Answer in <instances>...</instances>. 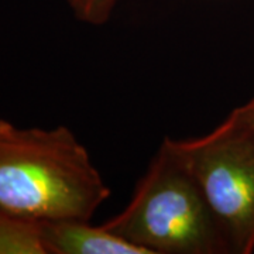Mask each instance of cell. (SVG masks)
Here are the masks:
<instances>
[{
	"mask_svg": "<svg viewBox=\"0 0 254 254\" xmlns=\"http://www.w3.org/2000/svg\"><path fill=\"white\" fill-rule=\"evenodd\" d=\"M110 196L71 128L0 119V208L37 220H91Z\"/></svg>",
	"mask_w": 254,
	"mask_h": 254,
	"instance_id": "1",
	"label": "cell"
},
{
	"mask_svg": "<svg viewBox=\"0 0 254 254\" xmlns=\"http://www.w3.org/2000/svg\"><path fill=\"white\" fill-rule=\"evenodd\" d=\"M102 226L148 254L233 253L199 185L163 140L126 208Z\"/></svg>",
	"mask_w": 254,
	"mask_h": 254,
	"instance_id": "2",
	"label": "cell"
},
{
	"mask_svg": "<svg viewBox=\"0 0 254 254\" xmlns=\"http://www.w3.org/2000/svg\"><path fill=\"white\" fill-rule=\"evenodd\" d=\"M226 233L232 252H254V130L229 115L205 136L170 138Z\"/></svg>",
	"mask_w": 254,
	"mask_h": 254,
	"instance_id": "3",
	"label": "cell"
},
{
	"mask_svg": "<svg viewBox=\"0 0 254 254\" xmlns=\"http://www.w3.org/2000/svg\"><path fill=\"white\" fill-rule=\"evenodd\" d=\"M43 240L47 254H148L91 220H43Z\"/></svg>",
	"mask_w": 254,
	"mask_h": 254,
	"instance_id": "4",
	"label": "cell"
},
{
	"mask_svg": "<svg viewBox=\"0 0 254 254\" xmlns=\"http://www.w3.org/2000/svg\"><path fill=\"white\" fill-rule=\"evenodd\" d=\"M0 254H47L43 220L0 208Z\"/></svg>",
	"mask_w": 254,
	"mask_h": 254,
	"instance_id": "5",
	"label": "cell"
},
{
	"mask_svg": "<svg viewBox=\"0 0 254 254\" xmlns=\"http://www.w3.org/2000/svg\"><path fill=\"white\" fill-rule=\"evenodd\" d=\"M78 21L88 26H105L112 17L116 0H66Z\"/></svg>",
	"mask_w": 254,
	"mask_h": 254,
	"instance_id": "6",
	"label": "cell"
},
{
	"mask_svg": "<svg viewBox=\"0 0 254 254\" xmlns=\"http://www.w3.org/2000/svg\"><path fill=\"white\" fill-rule=\"evenodd\" d=\"M230 115L233 118H236L239 122L245 123L246 126L252 127L254 130V98L252 100H249L245 105L239 106Z\"/></svg>",
	"mask_w": 254,
	"mask_h": 254,
	"instance_id": "7",
	"label": "cell"
}]
</instances>
